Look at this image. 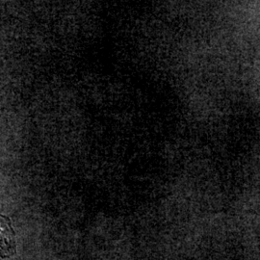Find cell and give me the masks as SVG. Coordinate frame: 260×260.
I'll list each match as a JSON object with an SVG mask.
<instances>
[{
	"label": "cell",
	"mask_w": 260,
	"mask_h": 260,
	"mask_svg": "<svg viewBox=\"0 0 260 260\" xmlns=\"http://www.w3.org/2000/svg\"><path fill=\"white\" fill-rule=\"evenodd\" d=\"M15 233L9 219L0 216V257H9L16 252Z\"/></svg>",
	"instance_id": "6da1fadb"
}]
</instances>
